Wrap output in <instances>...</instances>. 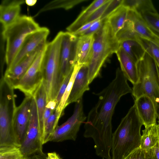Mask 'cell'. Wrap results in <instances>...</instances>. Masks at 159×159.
I'll use <instances>...</instances> for the list:
<instances>
[{"label": "cell", "instance_id": "6", "mask_svg": "<svg viewBox=\"0 0 159 159\" xmlns=\"http://www.w3.org/2000/svg\"><path fill=\"white\" fill-rule=\"evenodd\" d=\"M138 81L132 89L135 99L146 95L152 100L157 110L159 109V78L157 64L146 52L136 63Z\"/></svg>", "mask_w": 159, "mask_h": 159}, {"label": "cell", "instance_id": "38", "mask_svg": "<svg viewBox=\"0 0 159 159\" xmlns=\"http://www.w3.org/2000/svg\"><path fill=\"white\" fill-rule=\"evenodd\" d=\"M57 104L55 100L50 101L47 102L43 114V128L48 118L55 110Z\"/></svg>", "mask_w": 159, "mask_h": 159}, {"label": "cell", "instance_id": "30", "mask_svg": "<svg viewBox=\"0 0 159 159\" xmlns=\"http://www.w3.org/2000/svg\"><path fill=\"white\" fill-rule=\"evenodd\" d=\"M24 157L20 147H0V159H23Z\"/></svg>", "mask_w": 159, "mask_h": 159}, {"label": "cell", "instance_id": "12", "mask_svg": "<svg viewBox=\"0 0 159 159\" xmlns=\"http://www.w3.org/2000/svg\"><path fill=\"white\" fill-rule=\"evenodd\" d=\"M33 97L25 96L21 104L15 110L13 125L20 144L23 140L28 126Z\"/></svg>", "mask_w": 159, "mask_h": 159}, {"label": "cell", "instance_id": "43", "mask_svg": "<svg viewBox=\"0 0 159 159\" xmlns=\"http://www.w3.org/2000/svg\"><path fill=\"white\" fill-rule=\"evenodd\" d=\"M157 71H158V76H159V66L157 65Z\"/></svg>", "mask_w": 159, "mask_h": 159}, {"label": "cell", "instance_id": "8", "mask_svg": "<svg viewBox=\"0 0 159 159\" xmlns=\"http://www.w3.org/2000/svg\"><path fill=\"white\" fill-rule=\"evenodd\" d=\"M86 118L84 112L82 97L76 102L72 115L65 122L57 127L49 142H59L67 140L75 141L80 127Z\"/></svg>", "mask_w": 159, "mask_h": 159}, {"label": "cell", "instance_id": "36", "mask_svg": "<svg viewBox=\"0 0 159 159\" xmlns=\"http://www.w3.org/2000/svg\"><path fill=\"white\" fill-rule=\"evenodd\" d=\"M104 20L100 18L95 20L92 25L80 37L94 34L97 33L102 27Z\"/></svg>", "mask_w": 159, "mask_h": 159}, {"label": "cell", "instance_id": "41", "mask_svg": "<svg viewBox=\"0 0 159 159\" xmlns=\"http://www.w3.org/2000/svg\"><path fill=\"white\" fill-rule=\"evenodd\" d=\"M154 148L157 159H159V141L154 147Z\"/></svg>", "mask_w": 159, "mask_h": 159}, {"label": "cell", "instance_id": "28", "mask_svg": "<svg viewBox=\"0 0 159 159\" xmlns=\"http://www.w3.org/2000/svg\"><path fill=\"white\" fill-rule=\"evenodd\" d=\"M87 0H56L52 1L45 5L38 12L39 15L42 12L58 8H63L66 10L71 9Z\"/></svg>", "mask_w": 159, "mask_h": 159}, {"label": "cell", "instance_id": "32", "mask_svg": "<svg viewBox=\"0 0 159 159\" xmlns=\"http://www.w3.org/2000/svg\"><path fill=\"white\" fill-rule=\"evenodd\" d=\"M146 24L159 34V14L157 11H146L140 14Z\"/></svg>", "mask_w": 159, "mask_h": 159}, {"label": "cell", "instance_id": "21", "mask_svg": "<svg viewBox=\"0 0 159 159\" xmlns=\"http://www.w3.org/2000/svg\"><path fill=\"white\" fill-rule=\"evenodd\" d=\"M108 0H95L79 15L76 19L66 28L72 34L85 24L93 12Z\"/></svg>", "mask_w": 159, "mask_h": 159}, {"label": "cell", "instance_id": "23", "mask_svg": "<svg viewBox=\"0 0 159 159\" xmlns=\"http://www.w3.org/2000/svg\"><path fill=\"white\" fill-rule=\"evenodd\" d=\"M142 131L139 147L144 149L154 147L159 141V124L146 126Z\"/></svg>", "mask_w": 159, "mask_h": 159}, {"label": "cell", "instance_id": "5", "mask_svg": "<svg viewBox=\"0 0 159 159\" xmlns=\"http://www.w3.org/2000/svg\"><path fill=\"white\" fill-rule=\"evenodd\" d=\"M13 89L2 77L0 83V147L20 146L13 125L16 107Z\"/></svg>", "mask_w": 159, "mask_h": 159}, {"label": "cell", "instance_id": "35", "mask_svg": "<svg viewBox=\"0 0 159 159\" xmlns=\"http://www.w3.org/2000/svg\"><path fill=\"white\" fill-rule=\"evenodd\" d=\"M73 70L69 73L65 77L61 85L55 100V101L57 104V107L59 104L62 97L65 91L71 76Z\"/></svg>", "mask_w": 159, "mask_h": 159}, {"label": "cell", "instance_id": "33", "mask_svg": "<svg viewBox=\"0 0 159 159\" xmlns=\"http://www.w3.org/2000/svg\"><path fill=\"white\" fill-rule=\"evenodd\" d=\"M135 35L132 22L127 20L123 27L116 34V37L120 43L124 40L134 38Z\"/></svg>", "mask_w": 159, "mask_h": 159}, {"label": "cell", "instance_id": "13", "mask_svg": "<svg viewBox=\"0 0 159 159\" xmlns=\"http://www.w3.org/2000/svg\"><path fill=\"white\" fill-rule=\"evenodd\" d=\"M45 42L34 51L24 57L11 69L5 71L2 76L5 81L13 89L33 63L39 53L45 48L47 44Z\"/></svg>", "mask_w": 159, "mask_h": 159}, {"label": "cell", "instance_id": "37", "mask_svg": "<svg viewBox=\"0 0 159 159\" xmlns=\"http://www.w3.org/2000/svg\"><path fill=\"white\" fill-rule=\"evenodd\" d=\"M111 0H108L107 2L96 10L87 20L85 24L94 21L100 18Z\"/></svg>", "mask_w": 159, "mask_h": 159}, {"label": "cell", "instance_id": "14", "mask_svg": "<svg viewBox=\"0 0 159 159\" xmlns=\"http://www.w3.org/2000/svg\"><path fill=\"white\" fill-rule=\"evenodd\" d=\"M49 33L48 28L43 27L27 36L11 64L6 71L12 68L24 57L34 51L41 44L46 41Z\"/></svg>", "mask_w": 159, "mask_h": 159}, {"label": "cell", "instance_id": "7", "mask_svg": "<svg viewBox=\"0 0 159 159\" xmlns=\"http://www.w3.org/2000/svg\"><path fill=\"white\" fill-rule=\"evenodd\" d=\"M40 28L32 17L25 15L20 16L13 23L3 28L2 36L6 42V69L11 64L27 36Z\"/></svg>", "mask_w": 159, "mask_h": 159}, {"label": "cell", "instance_id": "9", "mask_svg": "<svg viewBox=\"0 0 159 159\" xmlns=\"http://www.w3.org/2000/svg\"><path fill=\"white\" fill-rule=\"evenodd\" d=\"M43 145L36 102L33 97L28 126L20 148L24 157H27L36 153L43 152Z\"/></svg>", "mask_w": 159, "mask_h": 159}, {"label": "cell", "instance_id": "34", "mask_svg": "<svg viewBox=\"0 0 159 159\" xmlns=\"http://www.w3.org/2000/svg\"><path fill=\"white\" fill-rule=\"evenodd\" d=\"M122 0H111L100 18V19L103 20H105L111 13L121 5Z\"/></svg>", "mask_w": 159, "mask_h": 159}, {"label": "cell", "instance_id": "29", "mask_svg": "<svg viewBox=\"0 0 159 159\" xmlns=\"http://www.w3.org/2000/svg\"><path fill=\"white\" fill-rule=\"evenodd\" d=\"M136 38L145 51L159 66V46L136 34Z\"/></svg>", "mask_w": 159, "mask_h": 159}, {"label": "cell", "instance_id": "3", "mask_svg": "<svg viewBox=\"0 0 159 159\" xmlns=\"http://www.w3.org/2000/svg\"><path fill=\"white\" fill-rule=\"evenodd\" d=\"M120 43L113 34L107 22L104 20L100 30L94 34L91 54L88 64L89 84L98 76L107 58L116 53Z\"/></svg>", "mask_w": 159, "mask_h": 159}, {"label": "cell", "instance_id": "26", "mask_svg": "<svg viewBox=\"0 0 159 159\" xmlns=\"http://www.w3.org/2000/svg\"><path fill=\"white\" fill-rule=\"evenodd\" d=\"M121 5L139 14L146 11H157L150 0H123Z\"/></svg>", "mask_w": 159, "mask_h": 159}, {"label": "cell", "instance_id": "31", "mask_svg": "<svg viewBox=\"0 0 159 159\" xmlns=\"http://www.w3.org/2000/svg\"><path fill=\"white\" fill-rule=\"evenodd\" d=\"M125 159H157L154 147L148 149L139 147L132 152Z\"/></svg>", "mask_w": 159, "mask_h": 159}, {"label": "cell", "instance_id": "2", "mask_svg": "<svg viewBox=\"0 0 159 159\" xmlns=\"http://www.w3.org/2000/svg\"><path fill=\"white\" fill-rule=\"evenodd\" d=\"M143 125L134 104L112 134L111 159H125L140 147V130Z\"/></svg>", "mask_w": 159, "mask_h": 159}, {"label": "cell", "instance_id": "27", "mask_svg": "<svg viewBox=\"0 0 159 159\" xmlns=\"http://www.w3.org/2000/svg\"><path fill=\"white\" fill-rule=\"evenodd\" d=\"M81 65L77 63L75 64L69 83L59 104L56 108V111L58 121L60 117L64 114V110L67 106L66 104L67 100L70 94L76 74Z\"/></svg>", "mask_w": 159, "mask_h": 159}, {"label": "cell", "instance_id": "46", "mask_svg": "<svg viewBox=\"0 0 159 159\" xmlns=\"http://www.w3.org/2000/svg\"><path fill=\"white\" fill-rule=\"evenodd\" d=\"M102 159H104V158H102Z\"/></svg>", "mask_w": 159, "mask_h": 159}, {"label": "cell", "instance_id": "10", "mask_svg": "<svg viewBox=\"0 0 159 159\" xmlns=\"http://www.w3.org/2000/svg\"><path fill=\"white\" fill-rule=\"evenodd\" d=\"M45 48L39 53L25 74L13 88L14 89H18L23 92L25 96L33 97L43 82V77L42 63Z\"/></svg>", "mask_w": 159, "mask_h": 159}, {"label": "cell", "instance_id": "16", "mask_svg": "<svg viewBox=\"0 0 159 159\" xmlns=\"http://www.w3.org/2000/svg\"><path fill=\"white\" fill-rule=\"evenodd\" d=\"M88 65L81 64L77 72L67 102V106L76 102L81 98L85 92L89 90Z\"/></svg>", "mask_w": 159, "mask_h": 159}, {"label": "cell", "instance_id": "22", "mask_svg": "<svg viewBox=\"0 0 159 159\" xmlns=\"http://www.w3.org/2000/svg\"><path fill=\"white\" fill-rule=\"evenodd\" d=\"M128 11L127 8L121 5L105 19L115 36L127 21Z\"/></svg>", "mask_w": 159, "mask_h": 159}, {"label": "cell", "instance_id": "45", "mask_svg": "<svg viewBox=\"0 0 159 159\" xmlns=\"http://www.w3.org/2000/svg\"><path fill=\"white\" fill-rule=\"evenodd\" d=\"M23 159H27V157H24Z\"/></svg>", "mask_w": 159, "mask_h": 159}, {"label": "cell", "instance_id": "1", "mask_svg": "<svg viewBox=\"0 0 159 159\" xmlns=\"http://www.w3.org/2000/svg\"><path fill=\"white\" fill-rule=\"evenodd\" d=\"M127 80L121 69L117 68L114 79L96 94L98 100L89 112L84 124V137L93 139L96 154L102 158L111 159L112 118L120 98L132 93Z\"/></svg>", "mask_w": 159, "mask_h": 159}, {"label": "cell", "instance_id": "42", "mask_svg": "<svg viewBox=\"0 0 159 159\" xmlns=\"http://www.w3.org/2000/svg\"><path fill=\"white\" fill-rule=\"evenodd\" d=\"M36 1V0H25V3L27 5L32 6L34 5Z\"/></svg>", "mask_w": 159, "mask_h": 159}, {"label": "cell", "instance_id": "4", "mask_svg": "<svg viewBox=\"0 0 159 159\" xmlns=\"http://www.w3.org/2000/svg\"><path fill=\"white\" fill-rule=\"evenodd\" d=\"M63 31L59 32L45 47L42 63L47 102L55 101L64 78L60 71L59 54Z\"/></svg>", "mask_w": 159, "mask_h": 159}, {"label": "cell", "instance_id": "18", "mask_svg": "<svg viewBox=\"0 0 159 159\" xmlns=\"http://www.w3.org/2000/svg\"><path fill=\"white\" fill-rule=\"evenodd\" d=\"M24 0H4L0 6V21L3 28L15 22L20 16L21 5Z\"/></svg>", "mask_w": 159, "mask_h": 159}, {"label": "cell", "instance_id": "17", "mask_svg": "<svg viewBox=\"0 0 159 159\" xmlns=\"http://www.w3.org/2000/svg\"><path fill=\"white\" fill-rule=\"evenodd\" d=\"M127 20L132 22L133 29L136 34L159 46V34L146 24L140 14L129 10Z\"/></svg>", "mask_w": 159, "mask_h": 159}, {"label": "cell", "instance_id": "39", "mask_svg": "<svg viewBox=\"0 0 159 159\" xmlns=\"http://www.w3.org/2000/svg\"><path fill=\"white\" fill-rule=\"evenodd\" d=\"M47 155L43 152L34 153L27 157V159H47Z\"/></svg>", "mask_w": 159, "mask_h": 159}, {"label": "cell", "instance_id": "11", "mask_svg": "<svg viewBox=\"0 0 159 159\" xmlns=\"http://www.w3.org/2000/svg\"><path fill=\"white\" fill-rule=\"evenodd\" d=\"M78 38L68 32H63L60 54L61 74L63 78L74 69Z\"/></svg>", "mask_w": 159, "mask_h": 159}, {"label": "cell", "instance_id": "19", "mask_svg": "<svg viewBox=\"0 0 159 159\" xmlns=\"http://www.w3.org/2000/svg\"><path fill=\"white\" fill-rule=\"evenodd\" d=\"M116 53L119 61L121 70L127 80L133 84L138 81L136 63L120 46Z\"/></svg>", "mask_w": 159, "mask_h": 159}, {"label": "cell", "instance_id": "40", "mask_svg": "<svg viewBox=\"0 0 159 159\" xmlns=\"http://www.w3.org/2000/svg\"><path fill=\"white\" fill-rule=\"evenodd\" d=\"M47 159H62L55 152H49L47 154Z\"/></svg>", "mask_w": 159, "mask_h": 159}, {"label": "cell", "instance_id": "20", "mask_svg": "<svg viewBox=\"0 0 159 159\" xmlns=\"http://www.w3.org/2000/svg\"><path fill=\"white\" fill-rule=\"evenodd\" d=\"M94 39V34L78 38L75 49V64L88 65Z\"/></svg>", "mask_w": 159, "mask_h": 159}, {"label": "cell", "instance_id": "25", "mask_svg": "<svg viewBox=\"0 0 159 159\" xmlns=\"http://www.w3.org/2000/svg\"><path fill=\"white\" fill-rule=\"evenodd\" d=\"M120 46L137 63L143 56L146 52L135 37L124 40L120 43Z\"/></svg>", "mask_w": 159, "mask_h": 159}, {"label": "cell", "instance_id": "24", "mask_svg": "<svg viewBox=\"0 0 159 159\" xmlns=\"http://www.w3.org/2000/svg\"><path fill=\"white\" fill-rule=\"evenodd\" d=\"M33 97L36 102L39 128L42 138L43 129V114L47 103L46 92L43 80Z\"/></svg>", "mask_w": 159, "mask_h": 159}, {"label": "cell", "instance_id": "44", "mask_svg": "<svg viewBox=\"0 0 159 159\" xmlns=\"http://www.w3.org/2000/svg\"><path fill=\"white\" fill-rule=\"evenodd\" d=\"M158 122L159 124V113L158 114Z\"/></svg>", "mask_w": 159, "mask_h": 159}, {"label": "cell", "instance_id": "15", "mask_svg": "<svg viewBox=\"0 0 159 159\" xmlns=\"http://www.w3.org/2000/svg\"><path fill=\"white\" fill-rule=\"evenodd\" d=\"M134 104L145 127L157 123L158 110L150 98L144 95L140 96L135 99Z\"/></svg>", "mask_w": 159, "mask_h": 159}]
</instances>
